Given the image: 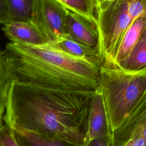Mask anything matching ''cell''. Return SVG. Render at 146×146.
<instances>
[{
  "instance_id": "cell-1",
  "label": "cell",
  "mask_w": 146,
  "mask_h": 146,
  "mask_svg": "<svg viewBox=\"0 0 146 146\" xmlns=\"http://www.w3.org/2000/svg\"><path fill=\"white\" fill-rule=\"evenodd\" d=\"M94 94L69 92L10 82L3 120L13 130L85 146L90 103Z\"/></svg>"
},
{
  "instance_id": "cell-2",
  "label": "cell",
  "mask_w": 146,
  "mask_h": 146,
  "mask_svg": "<svg viewBox=\"0 0 146 146\" xmlns=\"http://www.w3.org/2000/svg\"><path fill=\"white\" fill-rule=\"evenodd\" d=\"M10 82L69 92L94 94L99 67L46 44L7 43L2 51Z\"/></svg>"
},
{
  "instance_id": "cell-3",
  "label": "cell",
  "mask_w": 146,
  "mask_h": 146,
  "mask_svg": "<svg viewBox=\"0 0 146 146\" xmlns=\"http://www.w3.org/2000/svg\"><path fill=\"white\" fill-rule=\"evenodd\" d=\"M98 84L111 136L146 95V71L126 72L114 63L104 60L99 70Z\"/></svg>"
},
{
  "instance_id": "cell-4",
  "label": "cell",
  "mask_w": 146,
  "mask_h": 146,
  "mask_svg": "<svg viewBox=\"0 0 146 146\" xmlns=\"http://www.w3.org/2000/svg\"><path fill=\"white\" fill-rule=\"evenodd\" d=\"M132 21L128 12V0H97V24L104 60L113 61Z\"/></svg>"
},
{
  "instance_id": "cell-5",
  "label": "cell",
  "mask_w": 146,
  "mask_h": 146,
  "mask_svg": "<svg viewBox=\"0 0 146 146\" xmlns=\"http://www.w3.org/2000/svg\"><path fill=\"white\" fill-rule=\"evenodd\" d=\"M67 9L59 0H34L31 22L48 40H56L64 36Z\"/></svg>"
},
{
  "instance_id": "cell-6",
  "label": "cell",
  "mask_w": 146,
  "mask_h": 146,
  "mask_svg": "<svg viewBox=\"0 0 146 146\" xmlns=\"http://www.w3.org/2000/svg\"><path fill=\"white\" fill-rule=\"evenodd\" d=\"M64 35L86 46L101 48L97 23L67 9Z\"/></svg>"
},
{
  "instance_id": "cell-7",
  "label": "cell",
  "mask_w": 146,
  "mask_h": 146,
  "mask_svg": "<svg viewBox=\"0 0 146 146\" xmlns=\"http://www.w3.org/2000/svg\"><path fill=\"white\" fill-rule=\"evenodd\" d=\"M108 135L110 132L105 104L102 92L99 88L90 103L85 146L92 140Z\"/></svg>"
},
{
  "instance_id": "cell-8",
  "label": "cell",
  "mask_w": 146,
  "mask_h": 146,
  "mask_svg": "<svg viewBox=\"0 0 146 146\" xmlns=\"http://www.w3.org/2000/svg\"><path fill=\"white\" fill-rule=\"evenodd\" d=\"M135 135L143 136L146 141V95L111 135V144L116 145Z\"/></svg>"
},
{
  "instance_id": "cell-9",
  "label": "cell",
  "mask_w": 146,
  "mask_h": 146,
  "mask_svg": "<svg viewBox=\"0 0 146 146\" xmlns=\"http://www.w3.org/2000/svg\"><path fill=\"white\" fill-rule=\"evenodd\" d=\"M2 30L13 43L31 46H42L48 43L47 39L31 21L11 22L3 25Z\"/></svg>"
},
{
  "instance_id": "cell-10",
  "label": "cell",
  "mask_w": 146,
  "mask_h": 146,
  "mask_svg": "<svg viewBox=\"0 0 146 146\" xmlns=\"http://www.w3.org/2000/svg\"><path fill=\"white\" fill-rule=\"evenodd\" d=\"M46 45L73 57L86 60L100 66L104 60L100 47L91 48L86 46L66 35Z\"/></svg>"
},
{
  "instance_id": "cell-11",
  "label": "cell",
  "mask_w": 146,
  "mask_h": 146,
  "mask_svg": "<svg viewBox=\"0 0 146 146\" xmlns=\"http://www.w3.org/2000/svg\"><path fill=\"white\" fill-rule=\"evenodd\" d=\"M146 29V17L133 19L126 30L116 52L113 63L117 64L125 59L136 44Z\"/></svg>"
},
{
  "instance_id": "cell-12",
  "label": "cell",
  "mask_w": 146,
  "mask_h": 146,
  "mask_svg": "<svg viewBox=\"0 0 146 146\" xmlns=\"http://www.w3.org/2000/svg\"><path fill=\"white\" fill-rule=\"evenodd\" d=\"M116 65L128 73L146 71V29L129 55Z\"/></svg>"
},
{
  "instance_id": "cell-13",
  "label": "cell",
  "mask_w": 146,
  "mask_h": 146,
  "mask_svg": "<svg viewBox=\"0 0 146 146\" xmlns=\"http://www.w3.org/2000/svg\"><path fill=\"white\" fill-rule=\"evenodd\" d=\"M13 131L18 142L21 146H74L56 138L33 132Z\"/></svg>"
},
{
  "instance_id": "cell-14",
  "label": "cell",
  "mask_w": 146,
  "mask_h": 146,
  "mask_svg": "<svg viewBox=\"0 0 146 146\" xmlns=\"http://www.w3.org/2000/svg\"><path fill=\"white\" fill-rule=\"evenodd\" d=\"M34 0H5L10 22H29L33 11Z\"/></svg>"
},
{
  "instance_id": "cell-15",
  "label": "cell",
  "mask_w": 146,
  "mask_h": 146,
  "mask_svg": "<svg viewBox=\"0 0 146 146\" xmlns=\"http://www.w3.org/2000/svg\"><path fill=\"white\" fill-rule=\"evenodd\" d=\"M64 7L97 23V0H59Z\"/></svg>"
},
{
  "instance_id": "cell-16",
  "label": "cell",
  "mask_w": 146,
  "mask_h": 146,
  "mask_svg": "<svg viewBox=\"0 0 146 146\" xmlns=\"http://www.w3.org/2000/svg\"><path fill=\"white\" fill-rule=\"evenodd\" d=\"M10 84V82L6 73L2 51L0 48V126L3 124V117L6 110Z\"/></svg>"
},
{
  "instance_id": "cell-17",
  "label": "cell",
  "mask_w": 146,
  "mask_h": 146,
  "mask_svg": "<svg viewBox=\"0 0 146 146\" xmlns=\"http://www.w3.org/2000/svg\"><path fill=\"white\" fill-rule=\"evenodd\" d=\"M0 146H21L15 137L14 131L6 124L0 126Z\"/></svg>"
},
{
  "instance_id": "cell-18",
  "label": "cell",
  "mask_w": 146,
  "mask_h": 146,
  "mask_svg": "<svg viewBox=\"0 0 146 146\" xmlns=\"http://www.w3.org/2000/svg\"><path fill=\"white\" fill-rule=\"evenodd\" d=\"M86 146H112L111 135H108L92 140Z\"/></svg>"
},
{
  "instance_id": "cell-19",
  "label": "cell",
  "mask_w": 146,
  "mask_h": 146,
  "mask_svg": "<svg viewBox=\"0 0 146 146\" xmlns=\"http://www.w3.org/2000/svg\"><path fill=\"white\" fill-rule=\"evenodd\" d=\"M10 22L5 3V0H0V24L3 25Z\"/></svg>"
}]
</instances>
